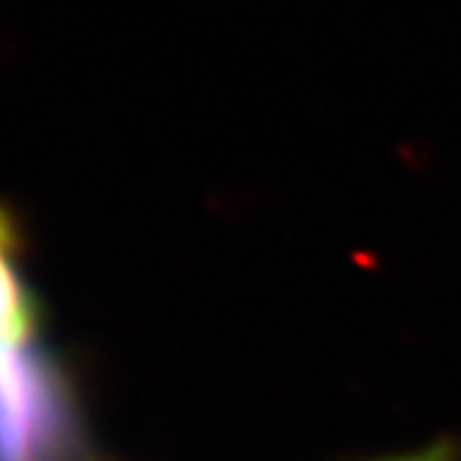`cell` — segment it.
Listing matches in <instances>:
<instances>
[{"label":"cell","instance_id":"6da1fadb","mask_svg":"<svg viewBox=\"0 0 461 461\" xmlns=\"http://www.w3.org/2000/svg\"><path fill=\"white\" fill-rule=\"evenodd\" d=\"M44 366L26 351L0 348V461H32L54 418Z\"/></svg>","mask_w":461,"mask_h":461},{"label":"cell","instance_id":"7a4b0ae2","mask_svg":"<svg viewBox=\"0 0 461 461\" xmlns=\"http://www.w3.org/2000/svg\"><path fill=\"white\" fill-rule=\"evenodd\" d=\"M39 323V308L21 269L18 221L0 203V348L29 344Z\"/></svg>","mask_w":461,"mask_h":461},{"label":"cell","instance_id":"3957f363","mask_svg":"<svg viewBox=\"0 0 461 461\" xmlns=\"http://www.w3.org/2000/svg\"><path fill=\"white\" fill-rule=\"evenodd\" d=\"M459 454L456 448L448 444V441H441V444L426 446L420 451H412V454H400V456H390V459H379V461H456Z\"/></svg>","mask_w":461,"mask_h":461}]
</instances>
